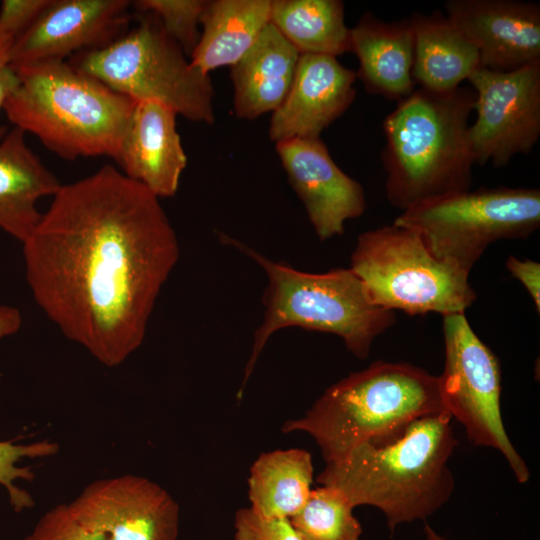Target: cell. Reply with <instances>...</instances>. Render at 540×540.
Masks as SVG:
<instances>
[{"mask_svg": "<svg viewBox=\"0 0 540 540\" xmlns=\"http://www.w3.org/2000/svg\"><path fill=\"white\" fill-rule=\"evenodd\" d=\"M270 15L271 0L207 1L191 63L206 74L233 66L270 23Z\"/></svg>", "mask_w": 540, "mask_h": 540, "instance_id": "cell-22", "label": "cell"}, {"mask_svg": "<svg viewBox=\"0 0 540 540\" xmlns=\"http://www.w3.org/2000/svg\"><path fill=\"white\" fill-rule=\"evenodd\" d=\"M270 23L302 54L350 52V28L339 0H271Z\"/></svg>", "mask_w": 540, "mask_h": 540, "instance_id": "cell-24", "label": "cell"}, {"mask_svg": "<svg viewBox=\"0 0 540 540\" xmlns=\"http://www.w3.org/2000/svg\"><path fill=\"white\" fill-rule=\"evenodd\" d=\"M25 134L13 127L0 141V229L22 243L41 218L38 201L62 185L29 148Z\"/></svg>", "mask_w": 540, "mask_h": 540, "instance_id": "cell-20", "label": "cell"}, {"mask_svg": "<svg viewBox=\"0 0 540 540\" xmlns=\"http://www.w3.org/2000/svg\"><path fill=\"white\" fill-rule=\"evenodd\" d=\"M350 45L359 62L356 75L368 92L400 101L415 90L411 18L387 22L367 12L350 28Z\"/></svg>", "mask_w": 540, "mask_h": 540, "instance_id": "cell-18", "label": "cell"}, {"mask_svg": "<svg viewBox=\"0 0 540 540\" xmlns=\"http://www.w3.org/2000/svg\"><path fill=\"white\" fill-rule=\"evenodd\" d=\"M24 540H107L87 528L73 514L68 503L46 511Z\"/></svg>", "mask_w": 540, "mask_h": 540, "instance_id": "cell-28", "label": "cell"}, {"mask_svg": "<svg viewBox=\"0 0 540 540\" xmlns=\"http://www.w3.org/2000/svg\"><path fill=\"white\" fill-rule=\"evenodd\" d=\"M414 32L412 78L416 87L430 91H451L480 67L473 43L444 14L413 13Z\"/></svg>", "mask_w": 540, "mask_h": 540, "instance_id": "cell-21", "label": "cell"}, {"mask_svg": "<svg viewBox=\"0 0 540 540\" xmlns=\"http://www.w3.org/2000/svg\"><path fill=\"white\" fill-rule=\"evenodd\" d=\"M313 472L312 456L304 449L262 453L249 472V508L263 518L290 519L309 497Z\"/></svg>", "mask_w": 540, "mask_h": 540, "instance_id": "cell-23", "label": "cell"}, {"mask_svg": "<svg viewBox=\"0 0 540 540\" xmlns=\"http://www.w3.org/2000/svg\"><path fill=\"white\" fill-rule=\"evenodd\" d=\"M127 0H52L12 44L13 68L65 60L101 48L121 36L129 21Z\"/></svg>", "mask_w": 540, "mask_h": 540, "instance_id": "cell-13", "label": "cell"}, {"mask_svg": "<svg viewBox=\"0 0 540 540\" xmlns=\"http://www.w3.org/2000/svg\"><path fill=\"white\" fill-rule=\"evenodd\" d=\"M276 151L319 240L342 235L346 222L364 213L362 185L338 167L321 138L280 141Z\"/></svg>", "mask_w": 540, "mask_h": 540, "instance_id": "cell-14", "label": "cell"}, {"mask_svg": "<svg viewBox=\"0 0 540 540\" xmlns=\"http://www.w3.org/2000/svg\"><path fill=\"white\" fill-rule=\"evenodd\" d=\"M18 85L3 110L14 127L67 160H117L135 101L66 60L14 68Z\"/></svg>", "mask_w": 540, "mask_h": 540, "instance_id": "cell-4", "label": "cell"}, {"mask_svg": "<svg viewBox=\"0 0 540 540\" xmlns=\"http://www.w3.org/2000/svg\"><path fill=\"white\" fill-rule=\"evenodd\" d=\"M445 9L477 49L480 67L508 72L540 61L538 3L449 0Z\"/></svg>", "mask_w": 540, "mask_h": 540, "instance_id": "cell-15", "label": "cell"}, {"mask_svg": "<svg viewBox=\"0 0 540 540\" xmlns=\"http://www.w3.org/2000/svg\"><path fill=\"white\" fill-rule=\"evenodd\" d=\"M52 0H4L0 7V37L13 42L25 32Z\"/></svg>", "mask_w": 540, "mask_h": 540, "instance_id": "cell-30", "label": "cell"}, {"mask_svg": "<svg viewBox=\"0 0 540 540\" xmlns=\"http://www.w3.org/2000/svg\"><path fill=\"white\" fill-rule=\"evenodd\" d=\"M22 243L35 302L108 367L142 344L158 295L179 259L159 198L112 165L61 185Z\"/></svg>", "mask_w": 540, "mask_h": 540, "instance_id": "cell-1", "label": "cell"}, {"mask_svg": "<svg viewBox=\"0 0 540 540\" xmlns=\"http://www.w3.org/2000/svg\"><path fill=\"white\" fill-rule=\"evenodd\" d=\"M353 509L343 492L321 485L289 522L302 540H359L362 527Z\"/></svg>", "mask_w": 540, "mask_h": 540, "instance_id": "cell-25", "label": "cell"}, {"mask_svg": "<svg viewBox=\"0 0 540 540\" xmlns=\"http://www.w3.org/2000/svg\"><path fill=\"white\" fill-rule=\"evenodd\" d=\"M234 528V540H302L289 519L263 518L249 507L236 512Z\"/></svg>", "mask_w": 540, "mask_h": 540, "instance_id": "cell-29", "label": "cell"}, {"mask_svg": "<svg viewBox=\"0 0 540 540\" xmlns=\"http://www.w3.org/2000/svg\"><path fill=\"white\" fill-rule=\"evenodd\" d=\"M505 266L511 276L520 281L532 298L537 312H540V263L531 259L508 256Z\"/></svg>", "mask_w": 540, "mask_h": 540, "instance_id": "cell-31", "label": "cell"}, {"mask_svg": "<svg viewBox=\"0 0 540 540\" xmlns=\"http://www.w3.org/2000/svg\"><path fill=\"white\" fill-rule=\"evenodd\" d=\"M471 86L436 92L416 87L383 122L381 159L389 203L402 211L423 201L471 188L475 164Z\"/></svg>", "mask_w": 540, "mask_h": 540, "instance_id": "cell-3", "label": "cell"}, {"mask_svg": "<svg viewBox=\"0 0 540 540\" xmlns=\"http://www.w3.org/2000/svg\"><path fill=\"white\" fill-rule=\"evenodd\" d=\"M350 268L375 305L410 316L465 313L477 297L470 274L438 260L416 231L394 223L358 235Z\"/></svg>", "mask_w": 540, "mask_h": 540, "instance_id": "cell-8", "label": "cell"}, {"mask_svg": "<svg viewBox=\"0 0 540 540\" xmlns=\"http://www.w3.org/2000/svg\"><path fill=\"white\" fill-rule=\"evenodd\" d=\"M141 13H150L160 22L166 34L190 56L195 49L201 17L206 7L204 0H138L132 2Z\"/></svg>", "mask_w": 540, "mask_h": 540, "instance_id": "cell-26", "label": "cell"}, {"mask_svg": "<svg viewBox=\"0 0 540 540\" xmlns=\"http://www.w3.org/2000/svg\"><path fill=\"white\" fill-rule=\"evenodd\" d=\"M424 540H447L433 530L428 524L424 527Z\"/></svg>", "mask_w": 540, "mask_h": 540, "instance_id": "cell-34", "label": "cell"}, {"mask_svg": "<svg viewBox=\"0 0 540 540\" xmlns=\"http://www.w3.org/2000/svg\"><path fill=\"white\" fill-rule=\"evenodd\" d=\"M356 78V72L343 66L337 57L300 55L291 88L272 112L269 138L275 143L320 138L353 103Z\"/></svg>", "mask_w": 540, "mask_h": 540, "instance_id": "cell-16", "label": "cell"}, {"mask_svg": "<svg viewBox=\"0 0 540 540\" xmlns=\"http://www.w3.org/2000/svg\"><path fill=\"white\" fill-rule=\"evenodd\" d=\"M22 316L16 307L0 306V341L15 334L21 327Z\"/></svg>", "mask_w": 540, "mask_h": 540, "instance_id": "cell-33", "label": "cell"}, {"mask_svg": "<svg viewBox=\"0 0 540 540\" xmlns=\"http://www.w3.org/2000/svg\"><path fill=\"white\" fill-rule=\"evenodd\" d=\"M445 363L438 376L444 410L465 428L477 446L498 450L520 483L529 469L504 428L501 410V370L497 356L476 335L465 313L443 316Z\"/></svg>", "mask_w": 540, "mask_h": 540, "instance_id": "cell-10", "label": "cell"}, {"mask_svg": "<svg viewBox=\"0 0 540 540\" xmlns=\"http://www.w3.org/2000/svg\"><path fill=\"white\" fill-rule=\"evenodd\" d=\"M226 239L254 260L267 278L262 298L263 320L254 332L238 398L259 355L276 331L299 327L330 333L340 337L354 356L365 359L375 339L396 322L394 311L370 300L363 283L350 267L323 273L305 272L286 262L272 260L230 237Z\"/></svg>", "mask_w": 540, "mask_h": 540, "instance_id": "cell-5", "label": "cell"}, {"mask_svg": "<svg viewBox=\"0 0 540 540\" xmlns=\"http://www.w3.org/2000/svg\"><path fill=\"white\" fill-rule=\"evenodd\" d=\"M442 411L438 376L410 363L380 360L332 384L282 431L307 433L330 462L366 440Z\"/></svg>", "mask_w": 540, "mask_h": 540, "instance_id": "cell-6", "label": "cell"}, {"mask_svg": "<svg viewBox=\"0 0 540 540\" xmlns=\"http://www.w3.org/2000/svg\"><path fill=\"white\" fill-rule=\"evenodd\" d=\"M186 56L158 19L144 13L132 30L70 63L134 101L157 102L193 122L212 124L211 78Z\"/></svg>", "mask_w": 540, "mask_h": 540, "instance_id": "cell-7", "label": "cell"}, {"mask_svg": "<svg viewBox=\"0 0 540 540\" xmlns=\"http://www.w3.org/2000/svg\"><path fill=\"white\" fill-rule=\"evenodd\" d=\"M13 41L0 37V110L18 85V75L10 63ZM7 134L6 126L0 124V141Z\"/></svg>", "mask_w": 540, "mask_h": 540, "instance_id": "cell-32", "label": "cell"}, {"mask_svg": "<svg viewBox=\"0 0 540 540\" xmlns=\"http://www.w3.org/2000/svg\"><path fill=\"white\" fill-rule=\"evenodd\" d=\"M60 446L51 440H41L28 444H16L11 440L0 441V485L8 494L9 503L15 512H22L34 505L31 495L19 488L18 479L32 481L34 472L29 467L18 466L24 458H46L56 455Z\"/></svg>", "mask_w": 540, "mask_h": 540, "instance_id": "cell-27", "label": "cell"}, {"mask_svg": "<svg viewBox=\"0 0 540 540\" xmlns=\"http://www.w3.org/2000/svg\"><path fill=\"white\" fill-rule=\"evenodd\" d=\"M176 116L163 104L135 101L116 160L124 175L158 198L176 194L187 165Z\"/></svg>", "mask_w": 540, "mask_h": 540, "instance_id": "cell-17", "label": "cell"}, {"mask_svg": "<svg viewBox=\"0 0 540 540\" xmlns=\"http://www.w3.org/2000/svg\"><path fill=\"white\" fill-rule=\"evenodd\" d=\"M299 57V52L269 23L231 66L235 115L252 120L274 112L291 88Z\"/></svg>", "mask_w": 540, "mask_h": 540, "instance_id": "cell-19", "label": "cell"}, {"mask_svg": "<svg viewBox=\"0 0 540 540\" xmlns=\"http://www.w3.org/2000/svg\"><path fill=\"white\" fill-rule=\"evenodd\" d=\"M68 505L81 523L107 540L178 537V503L167 490L142 476L95 480Z\"/></svg>", "mask_w": 540, "mask_h": 540, "instance_id": "cell-12", "label": "cell"}, {"mask_svg": "<svg viewBox=\"0 0 540 540\" xmlns=\"http://www.w3.org/2000/svg\"><path fill=\"white\" fill-rule=\"evenodd\" d=\"M451 419L446 411L429 414L366 440L326 462L317 482L339 489L354 508H378L391 534L400 524L425 520L454 489L448 462L458 441Z\"/></svg>", "mask_w": 540, "mask_h": 540, "instance_id": "cell-2", "label": "cell"}, {"mask_svg": "<svg viewBox=\"0 0 540 540\" xmlns=\"http://www.w3.org/2000/svg\"><path fill=\"white\" fill-rule=\"evenodd\" d=\"M416 231L441 262L470 274L499 240L526 239L540 226V190L481 187L418 203L394 220Z\"/></svg>", "mask_w": 540, "mask_h": 540, "instance_id": "cell-9", "label": "cell"}, {"mask_svg": "<svg viewBox=\"0 0 540 540\" xmlns=\"http://www.w3.org/2000/svg\"><path fill=\"white\" fill-rule=\"evenodd\" d=\"M468 82L476 93L469 128L475 164L503 167L530 153L540 136V61L508 72L479 67Z\"/></svg>", "mask_w": 540, "mask_h": 540, "instance_id": "cell-11", "label": "cell"}]
</instances>
